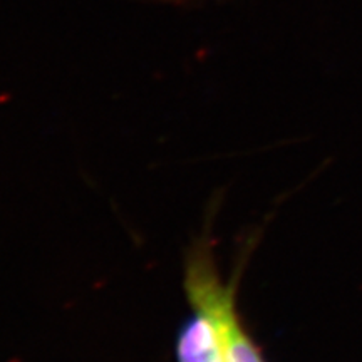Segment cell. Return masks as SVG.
<instances>
[{
	"mask_svg": "<svg viewBox=\"0 0 362 362\" xmlns=\"http://www.w3.org/2000/svg\"><path fill=\"white\" fill-rule=\"evenodd\" d=\"M185 293L192 314L176 337L178 362H228L230 330L238 319L232 284L221 279L211 243H194L185 265Z\"/></svg>",
	"mask_w": 362,
	"mask_h": 362,
	"instance_id": "obj_1",
	"label": "cell"
},
{
	"mask_svg": "<svg viewBox=\"0 0 362 362\" xmlns=\"http://www.w3.org/2000/svg\"><path fill=\"white\" fill-rule=\"evenodd\" d=\"M228 362H267L253 337L238 317L230 330Z\"/></svg>",
	"mask_w": 362,
	"mask_h": 362,
	"instance_id": "obj_2",
	"label": "cell"
}]
</instances>
